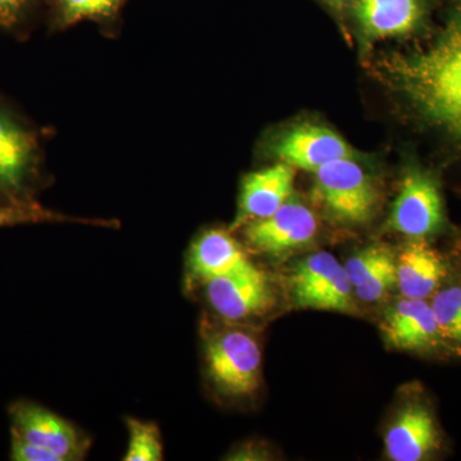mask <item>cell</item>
Listing matches in <instances>:
<instances>
[{"mask_svg": "<svg viewBox=\"0 0 461 461\" xmlns=\"http://www.w3.org/2000/svg\"><path fill=\"white\" fill-rule=\"evenodd\" d=\"M65 217L42 208L38 203H0V227L20 224L59 222Z\"/></svg>", "mask_w": 461, "mask_h": 461, "instance_id": "22", "label": "cell"}, {"mask_svg": "<svg viewBox=\"0 0 461 461\" xmlns=\"http://www.w3.org/2000/svg\"><path fill=\"white\" fill-rule=\"evenodd\" d=\"M446 227L444 198L430 173L411 168L403 176L388 229L411 240H427Z\"/></svg>", "mask_w": 461, "mask_h": 461, "instance_id": "5", "label": "cell"}, {"mask_svg": "<svg viewBox=\"0 0 461 461\" xmlns=\"http://www.w3.org/2000/svg\"><path fill=\"white\" fill-rule=\"evenodd\" d=\"M189 266L191 275L203 282L257 268L229 230L220 229L205 230L195 240L190 250Z\"/></svg>", "mask_w": 461, "mask_h": 461, "instance_id": "15", "label": "cell"}, {"mask_svg": "<svg viewBox=\"0 0 461 461\" xmlns=\"http://www.w3.org/2000/svg\"><path fill=\"white\" fill-rule=\"evenodd\" d=\"M41 166L38 131L0 95V196L9 203H35Z\"/></svg>", "mask_w": 461, "mask_h": 461, "instance_id": "2", "label": "cell"}, {"mask_svg": "<svg viewBox=\"0 0 461 461\" xmlns=\"http://www.w3.org/2000/svg\"><path fill=\"white\" fill-rule=\"evenodd\" d=\"M294 302L300 308L357 314L353 285L345 267L330 253L313 254L297 264L290 280Z\"/></svg>", "mask_w": 461, "mask_h": 461, "instance_id": "6", "label": "cell"}, {"mask_svg": "<svg viewBox=\"0 0 461 461\" xmlns=\"http://www.w3.org/2000/svg\"><path fill=\"white\" fill-rule=\"evenodd\" d=\"M44 0H0V29L14 35L27 32Z\"/></svg>", "mask_w": 461, "mask_h": 461, "instance_id": "21", "label": "cell"}, {"mask_svg": "<svg viewBox=\"0 0 461 461\" xmlns=\"http://www.w3.org/2000/svg\"><path fill=\"white\" fill-rule=\"evenodd\" d=\"M9 418L12 432L57 454L63 461L81 460L89 450L90 439L74 424L38 403H12Z\"/></svg>", "mask_w": 461, "mask_h": 461, "instance_id": "7", "label": "cell"}, {"mask_svg": "<svg viewBox=\"0 0 461 461\" xmlns=\"http://www.w3.org/2000/svg\"><path fill=\"white\" fill-rule=\"evenodd\" d=\"M9 459L12 461H63L62 457L58 456L57 454L26 441L12 430Z\"/></svg>", "mask_w": 461, "mask_h": 461, "instance_id": "23", "label": "cell"}, {"mask_svg": "<svg viewBox=\"0 0 461 461\" xmlns=\"http://www.w3.org/2000/svg\"><path fill=\"white\" fill-rule=\"evenodd\" d=\"M381 68L424 123L461 148V3L427 47L393 54Z\"/></svg>", "mask_w": 461, "mask_h": 461, "instance_id": "1", "label": "cell"}, {"mask_svg": "<svg viewBox=\"0 0 461 461\" xmlns=\"http://www.w3.org/2000/svg\"><path fill=\"white\" fill-rule=\"evenodd\" d=\"M209 378L222 395L245 399L256 395L262 384V351L251 333L224 329L205 339Z\"/></svg>", "mask_w": 461, "mask_h": 461, "instance_id": "3", "label": "cell"}, {"mask_svg": "<svg viewBox=\"0 0 461 461\" xmlns=\"http://www.w3.org/2000/svg\"><path fill=\"white\" fill-rule=\"evenodd\" d=\"M244 227L251 248L278 257L312 242L317 233V218L308 206L288 200L276 213Z\"/></svg>", "mask_w": 461, "mask_h": 461, "instance_id": "9", "label": "cell"}, {"mask_svg": "<svg viewBox=\"0 0 461 461\" xmlns=\"http://www.w3.org/2000/svg\"><path fill=\"white\" fill-rule=\"evenodd\" d=\"M355 296L375 303L396 286V258L390 249L375 245L355 254L345 263Z\"/></svg>", "mask_w": 461, "mask_h": 461, "instance_id": "17", "label": "cell"}, {"mask_svg": "<svg viewBox=\"0 0 461 461\" xmlns=\"http://www.w3.org/2000/svg\"><path fill=\"white\" fill-rule=\"evenodd\" d=\"M315 193L330 217L345 224L369 222L377 211V185L354 158H342L315 171Z\"/></svg>", "mask_w": 461, "mask_h": 461, "instance_id": "4", "label": "cell"}, {"mask_svg": "<svg viewBox=\"0 0 461 461\" xmlns=\"http://www.w3.org/2000/svg\"><path fill=\"white\" fill-rule=\"evenodd\" d=\"M272 151L282 163L311 172L332 160L354 158L353 149L339 133L317 124L294 127L276 140Z\"/></svg>", "mask_w": 461, "mask_h": 461, "instance_id": "12", "label": "cell"}, {"mask_svg": "<svg viewBox=\"0 0 461 461\" xmlns=\"http://www.w3.org/2000/svg\"><path fill=\"white\" fill-rule=\"evenodd\" d=\"M388 344L420 354H454L439 333L429 300L402 297L382 324Z\"/></svg>", "mask_w": 461, "mask_h": 461, "instance_id": "10", "label": "cell"}, {"mask_svg": "<svg viewBox=\"0 0 461 461\" xmlns=\"http://www.w3.org/2000/svg\"><path fill=\"white\" fill-rule=\"evenodd\" d=\"M206 296L215 312L230 321L249 320L268 312L275 295L268 276L259 268L205 282Z\"/></svg>", "mask_w": 461, "mask_h": 461, "instance_id": "11", "label": "cell"}, {"mask_svg": "<svg viewBox=\"0 0 461 461\" xmlns=\"http://www.w3.org/2000/svg\"><path fill=\"white\" fill-rule=\"evenodd\" d=\"M127 429L130 439L124 461L163 460V442L159 429L154 424L130 418Z\"/></svg>", "mask_w": 461, "mask_h": 461, "instance_id": "20", "label": "cell"}, {"mask_svg": "<svg viewBox=\"0 0 461 461\" xmlns=\"http://www.w3.org/2000/svg\"><path fill=\"white\" fill-rule=\"evenodd\" d=\"M387 456L393 461H421L442 447V433L429 403L411 400L397 412L384 437Z\"/></svg>", "mask_w": 461, "mask_h": 461, "instance_id": "8", "label": "cell"}, {"mask_svg": "<svg viewBox=\"0 0 461 461\" xmlns=\"http://www.w3.org/2000/svg\"><path fill=\"white\" fill-rule=\"evenodd\" d=\"M354 9L363 32L373 39L406 35L423 16L420 0H357Z\"/></svg>", "mask_w": 461, "mask_h": 461, "instance_id": "16", "label": "cell"}, {"mask_svg": "<svg viewBox=\"0 0 461 461\" xmlns=\"http://www.w3.org/2000/svg\"><path fill=\"white\" fill-rule=\"evenodd\" d=\"M330 5H335L338 8L348 7V5H354L357 0H327Z\"/></svg>", "mask_w": 461, "mask_h": 461, "instance_id": "24", "label": "cell"}, {"mask_svg": "<svg viewBox=\"0 0 461 461\" xmlns=\"http://www.w3.org/2000/svg\"><path fill=\"white\" fill-rule=\"evenodd\" d=\"M129 0H44L50 32L91 21L104 35L113 36L122 23V11Z\"/></svg>", "mask_w": 461, "mask_h": 461, "instance_id": "18", "label": "cell"}, {"mask_svg": "<svg viewBox=\"0 0 461 461\" xmlns=\"http://www.w3.org/2000/svg\"><path fill=\"white\" fill-rule=\"evenodd\" d=\"M294 178L293 167L282 162L245 176L240 191L238 215L230 230L276 213L290 200Z\"/></svg>", "mask_w": 461, "mask_h": 461, "instance_id": "13", "label": "cell"}, {"mask_svg": "<svg viewBox=\"0 0 461 461\" xmlns=\"http://www.w3.org/2000/svg\"><path fill=\"white\" fill-rule=\"evenodd\" d=\"M429 303L442 339L454 354L461 355V282L447 276Z\"/></svg>", "mask_w": 461, "mask_h": 461, "instance_id": "19", "label": "cell"}, {"mask_svg": "<svg viewBox=\"0 0 461 461\" xmlns=\"http://www.w3.org/2000/svg\"><path fill=\"white\" fill-rule=\"evenodd\" d=\"M450 268L427 240H411L396 259V285L406 299L429 300Z\"/></svg>", "mask_w": 461, "mask_h": 461, "instance_id": "14", "label": "cell"}]
</instances>
